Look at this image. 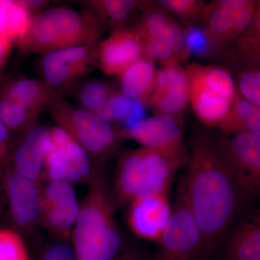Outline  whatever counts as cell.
Segmentation results:
<instances>
[{
	"mask_svg": "<svg viewBox=\"0 0 260 260\" xmlns=\"http://www.w3.org/2000/svg\"><path fill=\"white\" fill-rule=\"evenodd\" d=\"M190 149L189 171L183 181L184 191L204 239L200 260H212L247 198L228 167L218 135L196 132Z\"/></svg>",
	"mask_w": 260,
	"mask_h": 260,
	"instance_id": "1",
	"label": "cell"
},
{
	"mask_svg": "<svg viewBox=\"0 0 260 260\" xmlns=\"http://www.w3.org/2000/svg\"><path fill=\"white\" fill-rule=\"evenodd\" d=\"M88 184L73 227V247L79 260H114L124 247L112 190L102 170Z\"/></svg>",
	"mask_w": 260,
	"mask_h": 260,
	"instance_id": "2",
	"label": "cell"
},
{
	"mask_svg": "<svg viewBox=\"0 0 260 260\" xmlns=\"http://www.w3.org/2000/svg\"><path fill=\"white\" fill-rule=\"evenodd\" d=\"M104 30L87 10L58 7L43 10L31 19L18 41L19 47L25 54L45 55L67 48L99 44Z\"/></svg>",
	"mask_w": 260,
	"mask_h": 260,
	"instance_id": "3",
	"label": "cell"
},
{
	"mask_svg": "<svg viewBox=\"0 0 260 260\" xmlns=\"http://www.w3.org/2000/svg\"><path fill=\"white\" fill-rule=\"evenodd\" d=\"M181 164L153 150L124 152L118 160L112 196L116 207L139 198L168 193Z\"/></svg>",
	"mask_w": 260,
	"mask_h": 260,
	"instance_id": "4",
	"label": "cell"
},
{
	"mask_svg": "<svg viewBox=\"0 0 260 260\" xmlns=\"http://www.w3.org/2000/svg\"><path fill=\"white\" fill-rule=\"evenodd\" d=\"M57 126L87 152L94 165L102 169L117 151L123 139L120 129L93 113L59 98L49 109Z\"/></svg>",
	"mask_w": 260,
	"mask_h": 260,
	"instance_id": "5",
	"label": "cell"
},
{
	"mask_svg": "<svg viewBox=\"0 0 260 260\" xmlns=\"http://www.w3.org/2000/svg\"><path fill=\"white\" fill-rule=\"evenodd\" d=\"M184 71L195 115L208 127H218L237 95L232 73L222 66L198 62L188 64Z\"/></svg>",
	"mask_w": 260,
	"mask_h": 260,
	"instance_id": "6",
	"label": "cell"
},
{
	"mask_svg": "<svg viewBox=\"0 0 260 260\" xmlns=\"http://www.w3.org/2000/svg\"><path fill=\"white\" fill-rule=\"evenodd\" d=\"M154 260H200L204 247L201 229L191 213L180 183L172 215Z\"/></svg>",
	"mask_w": 260,
	"mask_h": 260,
	"instance_id": "7",
	"label": "cell"
},
{
	"mask_svg": "<svg viewBox=\"0 0 260 260\" xmlns=\"http://www.w3.org/2000/svg\"><path fill=\"white\" fill-rule=\"evenodd\" d=\"M220 150L246 198L260 190V135L251 133L218 135Z\"/></svg>",
	"mask_w": 260,
	"mask_h": 260,
	"instance_id": "8",
	"label": "cell"
},
{
	"mask_svg": "<svg viewBox=\"0 0 260 260\" xmlns=\"http://www.w3.org/2000/svg\"><path fill=\"white\" fill-rule=\"evenodd\" d=\"M121 133L123 138L134 140L143 148L153 150L181 165L184 162L185 148L181 121L173 116L154 114Z\"/></svg>",
	"mask_w": 260,
	"mask_h": 260,
	"instance_id": "9",
	"label": "cell"
},
{
	"mask_svg": "<svg viewBox=\"0 0 260 260\" xmlns=\"http://www.w3.org/2000/svg\"><path fill=\"white\" fill-rule=\"evenodd\" d=\"M99 44L67 48L43 55L40 63L43 81L59 91L71 86L97 64Z\"/></svg>",
	"mask_w": 260,
	"mask_h": 260,
	"instance_id": "10",
	"label": "cell"
},
{
	"mask_svg": "<svg viewBox=\"0 0 260 260\" xmlns=\"http://www.w3.org/2000/svg\"><path fill=\"white\" fill-rule=\"evenodd\" d=\"M189 104L185 71L180 64L161 67L157 70L155 86L145 107L154 114H162L181 121Z\"/></svg>",
	"mask_w": 260,
	"mask_h": 260,
	"instance_id": "11",
	"label": "cell"
},
{
	"mask_svg": "<svg viewBox=\"0 0 260 260\" xmlns=\"http://www.w3.org/2000/svg\"><path fill=\"white\" fill-rule=\"evenodd\" d=\"M128 208L126 221L137 237L158 243L172 215L168 193L132 202Z\"/></svg>",
	"mask_w": 260,
	"mask_h": 260,
	"instance_id": "12",
	"label": "cell"
},
{
	"mask_svg": "<svg viewBox=\"0 0 260 260\" xmlns=\"http://www.w3.org/2000/svg\"><path fill=\"white\" fill-rule=\"evenodd\" d=\"M80 204L73 184L65 181H49L41 194V218L49 229L66 234L73 229Z\"/></svg>",
	"mask_w": 260,
	"mask_h": 260,
	"instance_id": "13",
	"label": "cell"
},
{
	"mask_svg": "<svg viewBox=\"0 0 260 260\" xmlns=\"http://www.w3.org/2000/svg\"><path fill=\"white\" fill-rule=\"evenodd\" d=\"M144 57L139 37L132 28L113 31L99 44L97 65L109 76H120L132 64Z\"/></svg>",
	"mask_w": 260,
	"mask_h": 260,
	"instance_id": "14",
	"label": "cell"
},
{
	"mask_svg": "<svg viewBox=\"0 0 260 260\" xmlns=\"http://www.w3.org/2000/svg\"><path fill=\"white\" fill-rule=\"evenodd\" d=\"M250 0H215L207 5L203 30L212 53L229 50L234 42L236 20Z\"/></svg>",
	"mask_w": 260,
	"mask_h": 260,
	"instance_id": "15",
	"label": "cell"
},
{
	"mask_svg": "<svg viewBox=\"0 0 260 260\" xmlns=\"http://www.w3.org/2000/svg\"><path fill=\"white\" fill-rule=\"evenodd\" d=\"M5 188L14 223L22 229L31 226L41 218L42 189L39 183L13 169L5 174Z\"/></svg>",
	"mask_w": 260,
	"mask_h": 260,
	"instance_id": "16",
	"label": "cell"
},
{
	"mask_svg": "<svg viewBox=\"0 0 260 260\" xmlns=\"http://www.w3.org/2000/svg\"><path fill=\"white\" fill-rule=\"evenodd\" d=\"M220 260H260V216L249 214L228 239Z\"/></svg>",
	"mask_w": 260,
	"mask_h": 260,
	"instance_id": "17",
	"label": "cell"
},
{
	"mask_svg": "<svg viewBox=\"0 0 260 260\" xmlns=\"http://www.w3.org/2000/svg\"><path fill=\"white\" fill-rule=\"evenodd\" d=\"M145 1L138 0H90L84 2L85 10L96 18L104 28L113 31L129 29L135 15L141 11Z\"/></svg>",
	"mask_w": 260,
	"mask_h": 260,
	"instance_id": "18",
	"label": "cell"
},
{
	"mask_svg": "<svg viewBox=\"0 0 260 260\" xmlns=\"http://www.w3.org/2000/svg\"><path fill=\"white\" fill-rule=\"evenodd\" d=\"M61 97L59 90L43 80L31 78H20L13 82L5 90L3 96L38 114L44 109H49L51 104Z\"/></svg>",
	"mask_w": 260,
	"mask_h": 260,
	"instance_id": "19",
	"label": "cell"
},
{
	"mask_svg": "<svg viewBox=\"0 0 260 260\" xmlns=\"http://www.w3.org/2000/svg\"><path fill=\"white\" fill-rule=\"evenodd\" d=\"M155 61L143 57L132 64L120 75V90L123 95L145 104L155 86Z\"/></svg>",
	"mask_w": 260,
	"mask_h": 260,
	"instance_id": "20",
	"label": "cell"
},
{
	"mask_svg": "<svg viewBox=\"0 0 260 260\" xmlns=\"http://www.w3.org/2000/svg\"><path fill=\"white\" fill-rule=\"evenodd\" d=\"M218 128L225 136L251 133L260 135V107L237 93L226 115Z\"/></svg>",
	"mask_w": 260,
	"mask_h": 260,
	"instance_id": "21",
	"label": "cell"
},
{
	"mask_svg": "<svg viewBox=\"0 0 260 260\" xmlns=\"http://www.w3.org/2000/svg\"><path fill=\"white\" fill-rule=\"evenodd\" d=\"M31 17L18 1L0 0V35L20 41L29 28Z\"/></svg>",
	"mask_w": 260,
	"mask_h": 260,
	"instance_id": "22",
	"label": "cell"
},
{
	"mask_svg": "<svg viewBox=\"0 0 260 260\" xmlns=\"http://www.w3.org/2000/svg\"><path fill=\"white\" fill-rule=\"evenodd\" d=\"M231 47L234 49L229 55L232 60L235 59L242 66H259L260 11L256 15L250 26Z\"/></svg>",
	"mask_w": 260,
	"mask_h": 260,
	"instance_id": "23",
	"label": "cell"
},
{
	"mask_svg": "<svg viewBox=\"0 0 260 260\" xmlns=\"http://www.w3.org/2000/svg\"><path fill=\"white\" fill-rule=\"evenodd\" d=\"M44 162L45 157L25 140L15 149L14 170L30 180L39 182L44 175Z\"/></svg>",
	"mask_w": 260,
	"mask_h": 260,
	"instance_id": "24",
	"label": "cell"
},
{
	"mask_svg": "<svg viewBox=\"0 0 260 260\" xmlns=\"http://www.w3.org/2000/svg\"><path fill=\"white\" fill-rule=\"evenodd\" d=\"M159 5L182 27H203L207 4L203 0H158Z\"/></svg>",
	"mask_w": 260,
	"mask_h": 260,
	"instance_id": "25",
	"label": "cell"
},
{
	"mask_svg": "<svg viewBox=\"0 0 260 260\" xmlns=\"http://www.w3.org/2000/svg\"><path fill=\"white\" fill-rule=\"evenodd\" d=\"M39 115L14 101L6 98L0 101V120L8 130L26 133L34 126Z\"/></svg>",
	"mask_w": 260,
	"mask_h": 260,
	"instance_id": "26",
	"label": "cell"
},
{
	"mask_svg": "<svg viewBox=\"0 0 260 260\" xmlns=\"http://www.w3.org/2000/svg\"><path fill=\"white\" fill-rule=\"evenodd\" d=\"M117 90L102 80H91L83 83L75 94L80 108L95 113Z\"/></svg>",
	"mask_w": 260,
	"mask_h": 260,
	"instance_id": "27",
	"label": "cell"
},
{
	"mask_svg": "<svg viewBox=\"0 0 260 260\" xmlns=\"http://www.w3.org/2000/svg\"><path fill=\"white\" fill-rule=\"evenodd\" d=\"M234 82L237 94L255 107H260L259 66H243Z\"/></svg>",
	"mask_w": 260,
	"mask_h": 260,
	"instance_id": "28",
	"label": "cell"
},
{
	"mask_svg": "<svg viewBox=\"0 0 260 260\" xmlns=\"http://www.w3.org/2000/svg\"><path fill=\"white\" fill-rule=\"evenodd\" d=\"M0 260H30L26 244L16 231L0 229Z\"/></svg>",
	"mask_w": 260,
	"mask_h": 260,
	"instance_id": "29",
	"label": "cell"
},
{
	"mask_svg": "<svg viewBox=\"0 0 260 260\" xmlns=\"http://www.w3.org/2000/svg\"><path fill=\"white\" fill-rule=\"evenodd\" d=\"M132 102L133 101L131 99H128L119 90H117L94 114L107 122L121 121L129 113Z\"/></svg>",
	"mask_w": 260,
	"mask_h": 260,
	"instance_id": "30",
	"label": "cell"
},
{
	"mask_svg": "<svg viewBox=\"0 0 260 260\" xmlns=\"http://www.w3.org/2000/svg\"><path fill=\"white\" fill-rule=\"evenodd\" d=\"M185 34L186 47L189 54L204 56L213 54L203 28L200 26L183 27Z\"/></svg>",
	"mask_w": 260,
	"mask_h": 260,
	"instance_id": "31",
	"label": "cell"
},
{
	"mask_svg": "<svg viewBox=\"0 0 260 260\" xmlns=\"http://www.w3.org/2000/svg\"><path fill=\"white\" fill-rule=\"evenodd\" d=\"M25 141L39 150L44 157H47L52 148L50 129L43 126H34L25 133Z\"/></svg>",
	"mask_w": 260,
	"mask_h": 260,
	"instance_id": "32",
	"label": "cell"
},
{
	"mask_svg": "<svg viewBox=\"0 0 260 260\" xmlns=\"http://www.w3.org/2000/svg\"><path fill=\"white\" fill-rule=\"evenodd\" d=\"M40 260H79L73 246L67 243H58L48 247Z\"/></svg>",
	"mask_w": 260,
	"mask_h": 260,
	"instance_id": "33",
	"label": "cell"
},
{
	"mask_svg": "<svg viewBox=\"0 0 260 260\" xmlns=\"http://www.w3.org/2000/svg\"><path fill=\"white\" fill-rule=\"evenodd\" d=\"M133 101L132 107L129 113L126 114L125 117L121 121L123 124V129L121 131H125L133 127L135 124H138L139 121L144 119V108L145 105L143 103L138 101Z\"/></svg>",
	"mask_w": 260,
	"mask_h": 260,
	"instance_id": "34",
	"label": "cell"
},
{
	"mask_svg": "<svg viewBox=\"0 0 260 260\" xmlns=\"http://www.w3.org/2000/svg\"><path fill=\"white\" fill-rule=\"evenodd\" d=\"M9 132L0 120V170L4 169L8 156Z\"/></svg>",
	"mask_w": 260,
	"mask_h": 260,
	"instance_id": "35",
	"label": "cell"
},
{
	"mask_svg": "<svg viewBox=\"0 0 260 260\" xmlns=\"http://www.w3.org/2000/svg\"><path fill=\"white\" fill-rule=\"evenodd\" d=\"M18 2L31 18L37 15V12L44 9L46 5L49 4V2L44 0H21Z\"/></svg>",
	"mask_w": 260,
	"mask_h": 260,
	"instance_id": "36",
	"label": "cell"
},
{
	"mask_svg": "<svg viewBox=\"0 0 260 260\" xmlns=\"http://www.w3.org/2000/svg\"><path fill=\"white\" fill-rule=\"evenodd\" d=\"M114 260H150L141 251L136 248H123Z\"/></svg>",
	"mask_w": 260,
	"mask_h": 260,
	"instance_id": "37",
	"label": "cell"
},
{
	"mask_svg": "<svg viewBox=\"0 0 260 260\" xmlns=\"http://www.w3.org/2000/svg\"><path fill=\"white\" fill-rule=\"evenodd\" d=\"M11 48V41L0 35V65L3 64Z\"/></svg>",
	"mask_w": 260,
	"mask_h": 260,
	"instance_id": "38",
	"label": "cell"
}]
</instances>
